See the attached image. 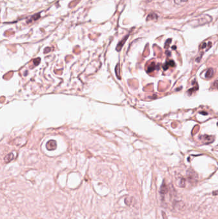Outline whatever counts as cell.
Returning <instances> with one entry per match:
<instances>
[{
    "mask_svg": "<svg viewBox=\"0 0 218 219\" xmlns=\"http://www.w3.org/2000/svg\"><path fill=\"white\" fill-rule=\"evenodd\" d=\"M212 46V43L211 42H203L200 45V50H203V49H205L206 51H207L209 49H210Z\"/></svg>",
    "mask_w": 218,
    "mask_h": 219,
    "instance_id": "obj_3",
    "label": "cell"
},
{
    "mask_svg": "<svg viewBox=\"0 0 218 219\" xmlns=\"http://www.w3.org/2000/svg\"><path fill=\"white\" fill-rule=\"evenodd\" d=\"M174 1H175V3L176 4L180 5V4H182V3L186 2L187 0H174Z\"/></svg>",
    "mask_w": 218,
    "mask_h": 219,
    "instance_id": "obj_12",
    "label": "cell"
},
{
    "mask_svg": "<svg viewBox=\"0 0 218 219\" xmlns=\"http://www.w3.org/2000/svg\"><path fill=\"white\" fill-rule=\"evenodd\" d=\"M214 75V71L212 69H208L207 71L206 72V74H205V78H207V79H210Z\"/></svg>",
    "mask_w": 218,
    "mask_h": 219,
    "instance_id": "obj_5",
    "label": "cell"
},
{
    "mask_svg": "<svg viewBox=\"0 0 218 219\" xmlns=\"http://www.w3.org/2000/svg\"><path fill=\"white\" fill-rule=\"evenodd\" d=\"M128 36H129V35H127V36H126L124 38V40H122V41L118 44V45H117V51H120V49H121L122 47V46L124 45V43L125 42V41H126V40H127V38H128Z\"/></svg>",
    "mask_w": 218,
    "mask_h": 219,
    "instance_id": "obj_6",
    "label": "cell"
},
{
    "mask_svg": "<svg viewBox=\"0 0 218 219\" xmlns=\"http://www.w3.org/2000/svg\"><path fill=\"white\" fill-rule=\"evenodd\" d=\"M200 140H201V142L204 144H211L212 142H213L214 139H215V137H212V136L210 135H201L199 137Z\"/></svg>",
    "mask_w": 218,
    "mask_h": 219,
    "instance_id": "obj_1",
    "label": "cell"
},
{
    "mask_svg": "<svg viewBox=\"0 0 218 219\" xmlns=\"http://www.w3.org/2000/svg\"><path fill=\"white\" fill-rule=\"evenodd\" d=\"M213 87L214 88H218V80L216 81H214V83Z\"/></svg>",
    "mask_w": 218,
    "mask_h": 219,
    "instance_id": "obj_15",
    "label": "cell"
},
{
    "mask_svg": "<svg viewBox=\"0 0 218 219\" xmlns=\"http://www.w3.org/2000/svg\"><path fill=\"white\" fill-rule=\"evenodd\" d=\"M212 193H213V195H218V190L215 191V192H214Z\"/></svg>",
    "mask_w": 218,
    "mask_h": 219,
    "instance_id": "obj_17",
    "label": "cell"
},
{
    "mask_svg": "<svg viewBox=\"0 0 218 219\" xmlns=\"http://www.w3.org/2000/svg\"><path fill=\"white\" fill-rule=\"evenodd\" d=\"M150 18L152 20H153V19L156 20L157 19V15L155 14H150L149 16H148V17H147V20H149Z\"/></svg>",
    "mask_w": 218,
    "mask_h": 219,
    "instance_id": "obj_11",
    "label": "cell"
},
{
    "mask_svg": "<svg viewBox=\"0 0 218 219\" xmlns=\"http://www.w3.org/2000/svg\"><path fill=\"white\" fill-rule=\"evenodd\" d=\"M156 67H157V66H156V64H155L154 63H152V64H151V65H150V66L148 67V70H147V72H148V73H151V72H153L154 71L156 70Z\"/></svg>",
    "mask_w": 218,
    "mask_h": 219,
    "instance_id": "obj_8",
    "label": "cell"
},
{
    "mask_svg": "<svg viewBox=\"0 0 218 219\" xmlns=\"http://www.w3.org/2000/svg\"><path fill=\"white\" fill-rule=\"evenodd\" d=\"M14 159V155H13V154L11 153L9 154H8L6 157L5 158V161H6V163H8L9 161H10L11 160H12Z\"/></svg>",
    "mask_w": 218,
    "mask_h": 219,
    "instance_id": "obj_9",
    "label": "cell"
},
{
    "mask_svg": "<svg viewBox=\"0 0 218 219\" xmlns=\"http://www.w3.org/2000/svg\"><path fill=\"white\" fill-rule=\"evenodd\" d=\"M39 17H40L39 14H35V15H33V16H32V17H31L30 19V21H28L27 23H30V22H32V21H36V20L37 19L39 18Z\"/></svg>",
    "mask_w": 218,
    "mask_h": 219,
    "instance_id": "obj_10",
    "label": "cell"
},
{
    "mask_svg": "<svg viewBox=\"0 0 218 219\" xmlns=\"http://www.w3.org/2000/svg\"></svg>",
    "mask_w": 218,
    "mask_h": 219,
    "instance_id": "obj_18",
    "label": "cell"
},
{
    "mask_svg": "<svg viewBox=\"0 0 218 219\" xmlns=\"http://www.w3.org/2000/svg\"><path fill=\"white\" fill-rule=\"evenodd\" d=\"M33 62H34V64H35V65H38V64L40 63V58H36V60H34Z\"/></svg>",
    "mask_w": 218,
    "mask_h": 219,
    "instance_id": "obj_14",
    "label": "cell"
},
{
    "mask_svg": "<svg viewBox=\"0 0 218 219\" xmlns=\"http://www.w3.org/2000/svg\"><path fill=\"white\" fill-rule=\"evenodd\" d=\"M169 66H171V67H174V66H175L174 61L170 60V61H169V62H168L166 63V64H164V66H163L164 70H166V69H168V67H169Z\"/></svg>",
    "mask_w": 218,
    "mask_h": 219,
    "instance_id": "obj_4",
    "label": "cell"
},
{
    "mask_svg": "<svg viewBox=\"0 0 218 219\" xmlns=\"http://www.w3.org/2000/svg\"><path fill=\"white\" fill-rule=\"evenodd\" d=\"M134 201V199L133 197H127L125 199V203L127 206H131L133 204Z\"/></svg>",
    "mask_w": 218,
    "mask_h": 219,
    "instance_id": "obj_7",
    "label": "cell"
},
{
    "mask_svg": "<svg viewBox=\"0 0 218 219\" xmlns=\"http://www.w3.org/2000/svg\"><path fill=\"white\" fill-rule=\"evenodd\" d=\"M171 41V39H168V40H167V42H166V44H165V47H168V46H169V44H170Z\"/></svg>",
    "mask_w": 218,
    "mask_h": 219,
    "instance_id": "obj_16",
    "label": "cell"
},
{
    "mask_svg": "<svg viewBox=\"0 0 218 219\" xmlns=\"http://www.w3.org/2000/svg\"><path fill=\"white\" fill-rule=\"evenodd\" d=\"M46 147L49 151H51H51L55 150L56 148V142L55 140H50V141H49L47 143V145H46Z\"/></svg>",
    "mask_w": 218,
    "mask_h": 219,
    "instance_id": "obj_2",
    "label": "cell"
},
{
    "mask_svg": "<svg viewBox=\"0 0 218 219\" xmlns=\"http://www.w3.org/2000/svg\"><path fill=\"white\" fill-rule=\"evenodd\" d=\"M196 90H198V88H197V87H193V88H191V89L188 91V93L189 94V95H191L193 92L196 91Z\"/></svg>",
    "mask_w": 218,
    "mask_h": 219,
    "instance_id": "obj_13",
    "label": "cell"
}]
</instances>
